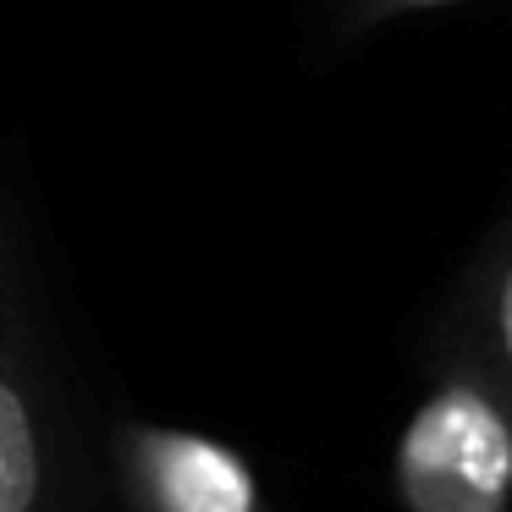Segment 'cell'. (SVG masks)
Instances as JSON below:
<instances>
[{"label": "cell", "instance_id": "obj_1", "mask_svg": "<svg viewBox=\"0 0 512 512\" xmlns=\"http://www.w3.org/2000/svg\"><path fill=\"white\" fill-rule=\"evenodd\" d=\"M408 512H507L512 501V413L463 364L413 413L397 452Z\"/></svg>", "mask_w": 512, "mask_h": 512}, {"label": "cell", "instance_id": "obj_2", "mask_svg": "<svg viewBox=\"0 0 512 512\" xmlns=\"http://www.w3.org/2000/svg\"><path fill=\"white\" fill-rule=\"evenodd\" d=\"M116 463L138 512H265L254 468L215 435L127 419Z\"/></svg>", "mask_w": 512, "mask_h": 512}, {"label": "cell", "instance_id": "obj_3", "mask_svg": "<svg viewBox=\"0 0 512 512\" xmlns=\"http://www.w3.org/2000/svg\"><path fill=\"white\" fill-rule=\"evenodd\" d=\"M468 375H479L496 402L512 413V221L496 232V243L479 254L474 281L457 309V358Z\"/></svg>", "mask_w": 512, "mask_h": 512}, {"label": "cell", "instance_id": "obj_4", "mask_svg": "<svg viewBox=\"0 0 512 512\" xmlns=\"http://www.w3.org/2000/svg\"><path fill=\"white\" fill-rule=\"evenodd\" d=\"M39 507H45V435H39L34 402H28L12 358L0 347V512Z\"/></svg>", "mask_w": 512, "mask_h": 512}, {"label": "cell", "instance_id": "obj_5", "mask_svg": "<svg viewBox=\"0 0 512 512\" xmlns=\"http://www.w3.org/2000/svg\"><path fill=\"white\" fill-rule=\"evenodd\" d=\"M430 6H457V0H364V17H397V12H430Z\"/></svg>", "mask_w": 512, "mask_h": 512}]
</instances>
